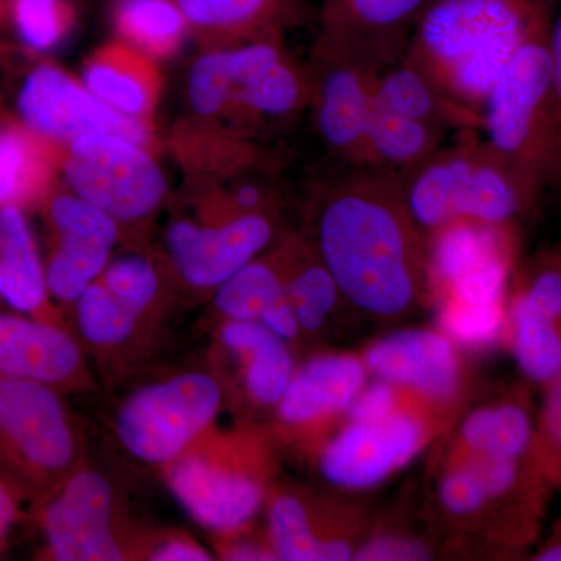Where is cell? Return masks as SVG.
Masks as SVG:
<instances>
[{
  "label": "cell",
  "mask_w": 561,
  "mask_h": 561,
  "mask_svg": "<svg viewBox=\"0 0 561 561\" xmlns=\"http://www.w3.org/2000/svg\"><path fill=\"white\" fill-rule=\"evenodd\" d=\"M275 236V210H262L224 220L173 221L165 247L184 283L195 289H217L264 253Z\"/></svg>",
  "instance_id": "obj_13"
},
{
  "label": "cell",
  "mask_w": 561,
  "mask_h": 561,
  "mask_svg": "<svg viewBox=\"0 0 561 561\" xmlns=\"http://www.w3.org/2000/svg\"><path fill=\"white\" fill-rule=\"evenodd\" d=\"M427 0H321L313 54L331 55L376 72L400 60Z\"/></svg>",
  "instance_id": "obj_15"
},
{
  "label": "cell",
  "mask_w": 561,
  "mask_h": 561,
  "mask_svg": "<svg viewBox=\"0 0 561 561\" xmlns=\"http://www.w3.org/2000/svg\"><path fill=\"white\" fill-rule=\"evenodd\" d=\"M309 70V108L320 139L343 165L365 168L367 136L376 108V70L321 54H313Z\"/></svg>",
  "instance_id": "obj_16"
},
{
  "label": "cell",
  "mask_w": 561,
  "mask_h": 561,
  "mask_svg": "<svg viewBox=\"0 0 561 561\" xmlns=\"http://www.w3.org/2000/svg\"><path fill=\"white\" fill-rule=\"evenodd\" d=\"M61 168L77 197L119 224L147 219L168 183L146 146L105 133L81 136L62 149Z\"/></svg>",
  "instance_id": "obj_9"
},
{
  "label": "cell",
  "mask_w": 561,
  "mask_h": 561,
  "mask_svg": "<svg viewBox=\"0 0 561 561\" xmlns=\"http://www.w3.org/2000/svg\"><path fill=\"white\" fill-rule=\"evenodd\" d=\"M49 219L55 232L46 278L49 291L62 302H76L106 265L119 236L117 221L76 194L55 195Z\"/></svg>",
  "instance_id": "obj_17"
},
{
  "label": "cell",
  "mask_w": 561,
  "mask_h": 561,
  "mask_svg": "<svg viewBox=\"0 0 561 561\" xmlns=\"http://www.w3.org/2000/svg\"><path fill=\"white\" fill-rule=\"evenodd\" d=\"M80 434L58 390L0 378V467L14 485L50 493L79 468Z\"/></svg>",
  "instance_id": "obj_6"
},
{
  "label": "cell",
  "mask_w": 561,
  "mask_h": 561,
  "mask_svg": "<svg viewBox=\"0 0 561 561\" xmlns=\"http://www.w3.org/2000/svg\"><path fill=\"white\" fill-rule=\"evenodd\" d=\"M268 537L276 560L335 561L354 559L350 535L331 529L311 501L300 493H276L268 502Z\"/></svg>",
  "instance_id": "obj_24"
},
{
  "label": "cell",
  "mask_w": 561,
  "mask_h": 561,
  "mask_svg": "<svg viewBox=\"0 0 561 561\" xmlns=\"http://www.w3.org/2000/svg\"><path fill=\"white\" fill-rule=\"evenodd\" d=\"M356 560H424L430 559V551L423 542L398 535H382L357 546Z\"/></svg>",
  "instance_id": "obj_41"
},
{
  "label": "cell",
  "mask_w": 561,
  "mask_h": 561,
  "mask_svg": "<svg viewBox=\"0 0 561 561\" xmlns=\"http://www.w3.org/2000/svg\"><path fill=\"white\" fill-rule=\"evenodd\" d=\"M47 291L46 272L22 209L0 208V297L36 316L46 309Z\"/></svg>",
  "instance_id": "obj_27"
},
{
  "label": "cell",
  "mask_w": 561,
  "mask_h": 561,
  "mask_svg": "<svg viewBox=\"0 0 561 561\" xmlns=\"http://www.w3.org/2000/svg\"><path fill=\"white\" fill-rule=\"evenodd\" d=\"M61 154L62 147L31 128H0V208L22 209L46 201Z\"/></svg>",
  "instance_id": "obj_26"
},
{
  "label": "cell",
  "mask_w": 561,
  "mask_h": 561,
  "mask_svg": "<svg viewBox=\"0 0 561 561\" xmlns=\"http://www.w3.org/2000/svg\"><path fill=\"white\" fill-rule=\"evenodd\" d=\"M25 127L65 149L81 136L105 133L149 147L150 127L99 101L84 84L54 66L33 70L20 95Z\"/></svg>",
  "instance_id": "obj_14"
},
{
  "label": "cell",
  "mask_w": 561,
  "mask_h": 561,
  "mask_svg": "<svg viewBox=\"0 0 561 561\" xmlns=\"http://www.w3.org/2000/svg\"><path fill=\"white\" fill-rule=\"evenodd\" d=\"M431 435V421L412 405L379 420L346 421L320 454L321 476L339 489H373L420 454Z\"/></svg>",
  "instance_id": "obj_12"
},
{
  "label": "cell",
  "mask_w": 561,
  "mask_h": 561,
  "mask_svg": "<svg viewBox=\"0 0 561 561\" xmlns=\"http://www.w3.org/2000/svg\"><path fill=\"white\" fill-rule=\"evenodd\" d=\"M505 341L524 378L545 389L561 370V321L511 298Z\"/></svg>",
  "instance_id": "obj_31"
},
{
  "label": "cell",
  "mask_w": 561,
  "mask_h": 561,
  "mask_svg": "<svg viewBox=\"0 0 561 561\" xmlns=\"http://www.w3.org/2000/svg\"><path fill=\"white\" fill-rule=\"evenodd\" d=\"M311 243L343 300L365 316H405L430 291L426 243L401 179L343 165L313 187Z\"/></svg>",
  "instance_id": "obj_1"
},
{
  "label": "cell",
  "mask_w": 561,
  "mask_h": 561,
  "mask_svg": "<svg viewBox=\"0 0 561 561\" xmlns=\"http://www.w3.org/2000/svg\"><path fill=\"white\" fill-rule=\"evenodd\" d=\"M368 370L354 354H320L295 370L276 411L291 427H311L345 415L367 386Z\"/></svg>",
  "instance_id": "obj_20"
},
{
  "label": "cell",
  "mask_w": 561,
  "mask_h": 561,
  "mask_svg": "<svg viewBox=\"0 0 561 561\" xmlns=\"http://www.w3.org/2000/svg\"><path fill=\"white\" fill-rule=\"evenodd\" d=\"M260 321L267 330H271L273 334L278 335L279 339L287 343L297 341L301 332L297 313L291 308L287 294L279 298L278 301L273 302L271 308L262 313Z\"/></svg>",
  "instance_id": "obj_43"
},
{
  "label": "cell",
  "mask_w": 561,
  "mask_h": 561,
  "mask_svg": "<svg viewBox=\"0 0 561 561\" xmlns=\"http://www.w3.org/2000/svg\"><path fill=\"white\" fill-rule=\"evenodd\" d=\"M286 294V262L279 243L220 284L214 306L225 320L260 321L262 313Z\"/></svg>",
  "instance_id": "obj_32"
},
{
  "label": "cell",
  "mask_w": 561,
  "mask_h": 561,
  "mask_svg": "<svg viewBox=\"0 0 561 561\" xmlns=\"http://www.w3.org/2000/svg\"><path fill=\"white\" fill-rule=\"evenodd\" d=\"M438 327L459 348L485 350L505 335L507 306L440 302Z\"/></svg>",
  "instance_id": "obj_35"
},
{
  "label": "cell",
  "mask_w": 561,
  "mask_h": 561,
  "mask_svg": "<svg viewBox=\"0 0 561 561\" xmlns=\"http://www.w3.org/2000/svg\"><path fill=\"white\" fill-rule=\"evenodd\" d=\"M268 36L202 55L190 73L192 110L206 125L253 139L308 108L311 70Z\"/></svg>",
  "instance_id": "obj_3"
},
{
  "label": "cell",
  "mask_w": 561,
  "mask_h": 561,
  "mask_svg": "<svg viewBox=\"0 0 561 561\" xmlns=\"http://www.w3.org/2000/svg\"><path fill=\"white\" fill-rule=\"evenodd\" d=\"M0 378L73 390L90 381L79 343L49 321L0 316Z\"/></svg>",
  "instance_id": "obj_19"
},
{
  "label": "cell",
  "mask_w": 561,
  "mask_h": 561,
  "mask_svg": "<svg viewBox=\"0 0 561 561\" xmlns=\"http://www.w3.org/2000/svg\"><path fill=\"white\" fill-rule=\"evenodd\" d=\"M249 443L202 434L190 448L165 465L173 496L210 530L236 534L260 512L264 474L251 457Z\"/></svg>",
  "instance_id": "obj_7"
},
{
  "label": "cell",
  "mask_w": 561,
  "mask_h": 561,
  "mask_svg": "<svg viewBox=\"0 0 561 561\" xmlns=\"http://www.w3.org/2000/svg\"><path fill=\"white\" fill-rule=\"evenodd\" d=\"M221 556L227 560H276L271 546H262L250 540L227 542Z\"/></svg>",
  "instance_id": "obj_44"
},
{
  "label": "cell",
  "mask_w": 561,
  "mask_h": 561,
  "mask_svg": "<svg viewBox=\"0 0 561 561\" xmlns=\"http://www.w3.org/2000/svg\"><path fill=\"white\" fill-rule=\"evenodd\" d=\"M13 18L28 46L49 50L69 32L73 13L68 0H13Z\"/></svg>",
  "instance_id": "obj_37"
},
{
  "label": "cell",
  "mask_w": 561,
  "mask_h": 561,
  "mask_svg": "<svg viewBox=\"0 0 561 561\" xmlns=\"http://www.w3.org/2000/svg\"><path fill=\"white\" fill-rule=\"evenodd\" d=\"M375 99L378 108L424 122L446 133L454 128H472L405 55L376 72Z\"/></svg>",
  "instance_id": "obj_28"
},
{
  "label": "cell",
  "mask_w": 561,
  "mask_h": 561,
  "mask_svg": "<svg viewBox=\"0 0 561 561\" xmlns=\"http://www.w3.org/2000/svg\"><path fill=\"white\" fill-rule=\"evenodd\" d=\"M537 453V413L524 389L502 394L461 423L454 456L524 457Z\"/></svg>",
  "instance_id": "obj_23"
},
{
  "label": "cell",
  "mask_w": 561,
  "mask_h": 561,
  "mask_svg": "<svg viewBox=\"0 0 561 561\" xmlns=\"http://www.w3.org/2000/svg\"><path fill=\"white\" fill-rule=\"evenodd\" d=\"M545 391L537 413V453L552 486L561 489V370Z\"/></svg>",
  "instance_id": "obj_39"
},
{
  "label": "cell",
  "mask_w": 561,
  "mask_h": 561,
  "mask_svg": "<svg viewBox=\"0 0 561 561\" xmlns=\"http://www.w3.org/2000/svg\"><path fill=\"white\" fill-rule=\"evenodd\" d=\"M549 0H427L404 55L472 128L483 103L542 21Z\"/></svg>",
  "instance_id": "obj_2"
},
{
  "label": "cell",
  "mask_w": 561,
  "mask_h": 561,
  "mask_svg": "<svg viewBox=\"0 0 561 561\" xmlns=\"http://www.w3.org/2000/svg\"><path fill=\"white\" fill-rule=\"evenodd\" d=\"M531 559L537 561H561V519Z\"/></svg>",
  "instance_id": "obj_47"
},
{
  "label": "cell",
  "mask_w": 561,
  "mask_h": 561,
  "mask_svg": "<svg viewBox=\"0 0 561 561\" xmlns=\"http://www.w3.org/2000/svg\"><path fill=\"white\" fill-rule=\"evenodd\" d=\"M16 485L10 481H0V546L9 534L11 524L16 518Z\"/></svg>",
  "instance_id": "obj_45"
},
{
  "label": "cell",
  "mask_w": 561,
  "mask_h": 561,
  "mask_svg": "<svg viewBox=\"0 0 561 561\" xmlns=\"http://www.w3.org/2000/svg\"><path fill=\"white\" fill-rule=\"evenodd\" d=\"M551 18L541 22L483 103L481 127L491 149L538 192L559 184L561 133L553 87Z\"/></svg>",
  "instance_id": "obj_5"
},
{
  "label": "cell",
  "mask_w": 561,
  "mask_h": 561,
  "mask_svg": "<svg viewBox=\"0 0 561 561\" xmlns=\"http://www.w3.org/2000/svg\"><path fill=\"white\" fill-rule=\"evenodd\" d=\"M99 279L142 319L160 297V273L147 257L127 256L111 262Z\"/></svg>",
  "instance_id": "obj_36"
},
{
  "label": "cell",
  "mask_w": 561,
  "mask_h": 561,
  "mask_svg": "<svg viewBox=\"0 0 561 561\" xmlns=\"http://www.w3.org/2000/svg\"><path fill=\"white\" fill-rule=\"evenodd\" d=\"M427 283L437 302L505 306L513 228L454 221L424 236Z\"/></svg>",
  "instance_id": "obj_10"
},
{
  "label": "cell",
  "mask_w": 561,
  "mask_h": 561,
  "mask_svg": "<svg viewBox=\"0 0 561 561\" xmlns=\"http://www.w3.org/2000/svg\"><path fill=\"white\" fill-rule=\"evenodd\" d=\"M224 401L213 375L187 371L133 391L116 413L125 451L150 465H168L208 431Z\"/></svg>",
  "instance_id": "obj_8"
},
{
  "label": "cell",
  "mask_w": 561,
  "mask_h": 561,
  "mask_svg": "<svg viewBox=\"0 0 561 561\" xmlns=\"http://www.w3.org/2000/svg\"><path fill=\"white\" fill-rule=\"evenodd\" d=\"M83 79L88 91L128 119L149 124L160 101L161 76L153 58L122 39L92 55Z\"/></svg>",
  "instance_id": "obj_22"
},
{
  "label": "cell",
  "mask_w": 561,
  "mask_h": 561,
  "mask_svg": "<svg viewBox=\"0 0 561 561\" xmlns=\"http://www.w3.org/2000/svg\"><path fill=\"white\" fill-rule=\"evenodd\" d=\"M76 317L83 341L99 350L117 348L130 342L142 321L99 278L77 298Z\"/></svg>",
  "instance_id": "obj_34"
},
{
  "label": "cell",
  "mask_w": 561,
  "mask_h": 561,
  "mask_svg": "<svg viewBox=\"0 0 561 561\" xmlns=\"http://www.w3.org/2000/svg\"><path fill=\"white\" fill-rule=\"evenodd\" d=\"M400 179L423 236L461 220L513 228L540 195L483 138L442 146Z\"/></svg>",
  "instance_id": "obj_4"
},
{
  "label": "cell",
  "mask_w": 561,
  "mask_h": 561,
  "mask_svg": "<svg viewBox=\"0 0 561 561\" xmlns=\"http://www.w3.org/2000/svg\"><path fill=\"white\" fill-rule=\"evenodd\" d=\"M151 561H209L213 556L198 542L186 537H169L165 540L151 545L147 552Z\"/></svg>",
  "instance_id": "obj_42"
},
{
  "label": "cell",
  "mask_w": 561,
  "mask_h": 561,
  "mask_svg": "<svg viewBox=\"0 0 561 561\" xmlns=\"http://www.w3.org/2000/svg\"><path fill=\"white\" fill-rule=\"evenodd\" d=\"M448 133L376 106L367 136L365 168L402 176L443 146Z\"/></svg>",
  "instance_id": "obj_29"
},
{
  "label": "cell",
  "mask_w": 561,
  "mask_h": 561,
  "mask_svg": "<svg viewBox=\"0 0 561 561\" xmlns=\"http://www.w3.org/2000/svg\"><path fill=\"white\" fill-rule=\"evenodd\" d=\"M219 335L221 345L241 360L243 382L251 400L276 408L295 373L287 342L257 320H227Z\"/></svg>",
  "instance_id": "obj_25"
},
{
  "label": "cell",
  "mask_w": 561,
  "mask_h": 561,
  "mask_svg": "<svg viewBox=\"0 0 561 561\" xmlns=\"http://www.w3.org/2000/svg\"><path fill=\"white\" fill-rule=\"evenodd\" d=\"M549 46H551L553 87H556L557 108H559L560 133H561V13L551 24V35H549ZM559 184H561V168Z\"/></svg>",
  "instance_id": "obj_46"
},
{
  "label": "cell",
  "mask_w": 561,
  "mask_h": 561,
  "mask_svg": "<svg viewBox=\"0 0 561 561\" xmlns=\"http://www.w3.org/2000/svg\"><path fill=\"white\" fill-rule=\"evenodd\" d=\"M209 50L224 49L283 32L300 24L302 0H175Z\"/></svg>",
  "instance_id": "obj_21"
},
{
  "label": "cell",
  "mask_w": 561,
  "mask_h": 561,
  "mask_svg": "<svg viewBox=\"0 0 561 561\" xmlns=\"http://www.w3.org/2000/svg\"><path fill=\"white\" fill-rule=\"evenodd\" d=\"M114 21L122 41L153 60L175 54L190 28L175 0H121Z\"/></svg>",
  "instance_id": "obj_33"
},
{
  "label": "cell",
  "mask_w": 561,
  "mask_h": 561,
  "mask_svg": "<svg viewBox=\"0 0 561 561\" xmlns=\"http://www.w3.org/2000/svg\"><path fill=\"white\" fill-rule=\"evenodd\" d=\"M420 401L409 391L382 379L367 383L346 411V421H371L383 419L391 413ZM423 402V401H420Z\"/></svg>",
  "instance_id": "obj_40"
},
{
  "label": "cell",
  "mask_w": 561,
  "mask_h": 561,
  "mask_svg": "<svg viewBox=\"0 0 561 561\" xmlns=\"http://www.w3.org/2000/svg\"><path fill=\"white\" fill-rule=\"evenodd\" d=\"M44 535L58 561L128 559V542L117 526L116 493L105 474L77 468L54 491L43 511Z\"/></svg>",
  "instance_id": "obj_11"
},
{
  "label": "cell",
  "mask_w": 561,
  "mask_h": 561,
  "mask_svg": "<svg viewBox=\"0 0 561 561\" xmlns=\"http://www.w3.org/2000/svg\"><path fill=\"white\" fill-rule=\"evenodd\" d=\"M438 501L449 515L457 518H472L494 511L481 479L461 459L449 460V467L438 483Z\"/></svg>",
  "instance_id": "obj_38"
},
{
  "label": "cell",
  "mask_w": 561,
  "mask_h": 561,
  "mask_svg": "<svg viewBox=\"0 0 561 561\" xmlns=\"http://www.w3.org/2000/svg\"><path fill=\"white\" fill-rule=\"evenodd\" d=\"M368 373L427 404H449L460 393L459 346L442 331L411 328L373 343L362 357Z\"/></svg>",
  "instance_id": "obj_18"
},
{
  "label": "cell",
  "mask_w": 561,
  "mask_h": 561,
  "mask_svg": "<svg viewBox=\"0 0 561 561\" xmlns=\"http://www.w3.org/2000/svg\"><path fill=\"white\" fill-rule=\"evenodd\" d=\"M280 245L286 262L287 297L301 331L319 332L343 300L341 289L311 243L290 238Z\"/></svg>",
  "instance_id": "obj_30"
}]
</instances>
